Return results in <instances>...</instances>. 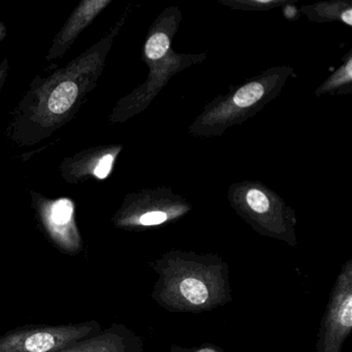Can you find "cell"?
<instances>
[{"label":"cell","instance_id":"obj_1","mask_svg":"<svg viewBox=\"0 0 352 352\" xmlns=\"http://www.w3.org/2000/svg\"><path fill=\"white\" fill-rule=\"evenodd\" d=\"M102 331L96 321L69 325H28L0 337V352H59Z\"/></svg>","mask_w":352,"mask_h":352},{"label":"cell","instance_id":"obj_2","mask_svg":"<svg viewBox=\"0 0 352 352\" xmlns=\"http://www.w3.org/2000/svg\"><path fill=\"white\" fill-rule=\"evenodd\" d=\"M107 1H86L79 8L77 13L69 20L63 32L59 34L57 40L55 41L54 46L52 48V54L49 59L56 58L60 56L65 49L73 43L74 38L79 34L81 30H84L87 24L90 23L94 16L102 10L104 6L107 5Z\"/></svg>","mask_w":352,"mask_h":352},{"label":"cell","instance_id":"obj_3","mask_svg":"<svg viewBox=\"0 0 352 352\" xmlns=\"http://www.w3.org/2000/svg\"><path fill=\"white\" fill-rule=\"evenodd\" d=\"M124 341L113 329L100 331L91 337L80 340L71 347L59 352H125Z\"/></svg>","mask_w":352,"mask_h":352},{"label":"cell","instance_id":"obj_4","mask_svg":"<svg viewBox=\"0 0 352 352\" xmlns=\"http://www.w3.org/2000/svg\"><path fill=\"white\" fill-rule=\"evenodd\" d=\"M80 85L74 80L63 82L57 86L47 100L46 108L53 116L65 114L79 98Z\"/></svg>","mask_w":352,"mask_h":352},{"label":"cell","instance_id":"obj_5","mask_svg":"<svg viewBox=\"0 0 352 352\" xmlns=\"http://www.w3.org/2000/svg\"><path fill=\"white\" fill-rule=\"evenodd\" d=\"M180 290L184 298L192 304H204L208 300L209 292L203 282L195 278H187L180 284Z\"/></svg>","mask_w":352,"mask_h":352},{"label":"cell","instance_id":"obj_6","mask_svg":"<svg viewBox=\"0 0 352 352\" xmlns=\"http://www.w3.org/2000/svg\"><path fill=\"white\" fill-rule=\"evenodd\" d=\"M263 86L259 83H250L241 88L234 98V102L241 108L252 106L263 96Z\"/></svg>","mask_w":352,"mask_h":352},{"label":"cell","instance_id":"obj_7","mask_svg":"<svg viewBox=\"0 0 352 352\" xmlns=\"http://www.w3.org/2000/svg\"><path fill=\"white\" fill-rule=\"evenodd\" d=\"M74 214V205L69 199L55 201L51 207L50 219L55 226H65L69 223Z\"/></svg>","mask_w":352,"mask_h":352},{"label":"cell","instance_id":"obj_8","mask_svg":"<svg viewBox=\"0 0 352 352\" xmlns=\"http://www.w3.org/2000/svg\"><path fill=\"white\" fill-rule=\"evenodd\" d=\"M168 48H170V38L166 34L160 32V34H153L149 38L146 44L145 52L148 58L157 60L166 54Z\"/></svg>","mask_w":352,"mask_h":352},{"label":"cell","instance_id":"obj_9","mask_svg":"<svg viewBox=\"0 0 352 352\" xmlns=\"http://www.w3.org/2000/svg\"><path fill=\"white\" fill-rule=\"evenodd\" d=\"M247 203L253 211L257 213H265L269 210L270 203L265 193L252 189L247 195Z\"/></svg>","mask_w":352,"mask_h":352},{"label":"cell","instance_id":"obj_10","mask_svg":"<svg viewBox=\"0 0 352 352\" xmlns=\"http://www.w3.org/2000/svg\"><path fill=\"white\" fill-rule=\"evenodd\" d=\"M351 296L347 294L343 304L341 305V309L339 311L340 321L344 327L349 329L352 323V308H351Z\"/></svg>","mask_w":352,"mask_h":352},{"label":"cell","instance_id":"obj_11","mask_svg":"<svg viewBox=\"0 0 352 352\" xmlns=\"http://www.w3.org/2000/svg\"><path fill=\"white\" fill-rule=\"evenodd\" d=\"M113 162H114V157L112 155H106L102 157V160L98 162L96 168H94V175L98 177V179H104L108 177L111 168H112Z\"/></svg>","mask_w":352,"mask_h":352},{"label":"cell","instance_id":"obj_12","mask_svg":"<svg viewBox=\"0 0 352 352\" xmlns=\"http://www.w3.org/2000/svg\"><path fill=\"white\" fill-rule=\"evenodd\" d=\"M166 220V214L164 212H149V213L144 214L140 218V223L143 224V226H157V224L162 223Z\"/></svg>","mask_w":352,"mask_h":352},{"label":"cell","instance_id":"obj_13","mask_svg":"<svg viewBox=\"0 0 352 352\" xmlns=\"http://www.w3.org/2000/svg\"><path fill=\"white\" fill-rule=\"evenodd\" d=\"M342 19L347 23V25H352V12L351 10H347L345 13L342 15Z\"/></svg>","mask_w":352,"mask_h":352},{"label":"cell","instance_id":"obj_14","mask_svg":"<svg viewBox=\"0 0 352 352\" xmlns=\"http://www.w3.org/2000/svg\"><path fill=\"white\" fill-rule=\"evenodd\" d=\"M199 352H215V351H214L213 349H203V350H199Z\"/></svg>","mask_w":352,"mask_h":352},{"label":"cell","instance_id":"obj_15","mask_svg":"<svg viewBox=\"0 0 352 352\" xmlns=\"http://www.w3.org/2000/svg\"><path fill=\"white\" fill-rule=\"evenodd\" d=\"M3 72L1 71V73H0V82H3Z\"/></svg>","mask_w":352,"mask_h":352}]
</instances>
